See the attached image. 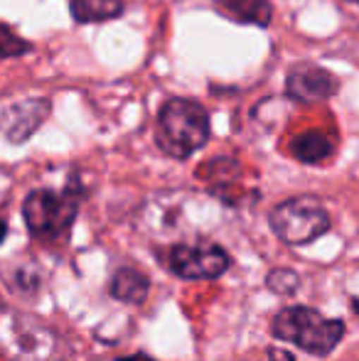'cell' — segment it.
Returning <instances> with one entry per match:
<instances>
[{"instance_id":"1","label":"cell","mask_w":359,"mask_h":361,"mask_svg":"<svg viewBox=\"0 0 359 361\" xmlns=\"http://www.w3.org/2000/svg\"><path fill=\"white\" fill-rule=\"evenodd\" d=\"M212 135L209 114L192 99H170L158 114L155 143L170 157L185 160L207 145Z\"/></svg>"},{"instance_id":"2","label":"cell","mask_w":359,"mask_h":361,"mask_svg":"<svg viewBox=\"0 0 359 361\" xmlns=\"http://www.w3.org/2000/svg\"><path fill=\"white\" fill-rule=\"evenodd\" d=\"M345 322L342 319H327L317 310L293 305L273 317L271 332L276 339L291 342L303 352L327 357L345 337Z\"/></svg>"},{"instance_id":"3","label":"cell","mask_w":359,"mask_h":361,"mask_svg":"<svg viewBox=\"0 0 359 361\" xmlns=\"http://www.w3.org/2000/svg\"><path fill=\"white\" fill-rule=\"evenodd\" d=\"M57 347V334L42 319L18 310H0V354L8 361H49Z\"/></svg>"},{"instance_id":"4","label":"cell","mask_w":359,"mask_h":361,"mask_svg":"<svg viewBox=\"0 0 359 361\" xmlns=\"http://www.w3.org/2000/svg\"><path fill=\"white\" fill-rule=\"evenodd\" d=\"M79 202H82V195L74 185H69L62 195L52 190H35L25 197L23 216L35 238L54 241L62 233H67V228L77 219Z\"/></svg>"},{"instance_id":"5","label":"cell","mask_w":359,"mask_h":361,"mask_svg":"<svg viewBox=\"0 0 359 361\" xmlns=\"http://www.w3.org/2000/svg\"><path fill=\"white\" fill-rule=\"evenodd\" d=\"M271 231L288 246H305L330 231V214L315 197H293L273 207Z\"/></svg>"},{"instance_id":"6","label":"cell","mask_w":359,"mask_h":361,"mask_svg":"<svg viewBox=\"0 0 359 361\" xmlns=\"http://www.w3.org/2000/svg\"><path fill=\"white\" fill-rule=\"evenodd\" d=\"M168 266L185 281H209L219 278L231 266V256L212 241H192L173 246Z\"/></svg>"},{"instance_id":"7","label":"cell","mask_w":359,"mask_h":361,"mask_svg":"<svg viewBox=\"0 0 359 361\" xmlns=\"http://www.w3.org/2000/svg\"><path fill=\"white\" fill-rule=\"evenodd\" d=\"M337 89V81L327 69L317 67V64H296L286 76V91L291 99L303 101V104H312V101L330 99Z\"/></svg>"},{"instance_id":"8","label":"cell","mask_w":359,"mask_h":361,"mask_svg":"<svg viewBox=\"0 0 359 361\" xmlns=\"http://www.w3.org/2000/svg\"><path fill=\"white\" fill-rule=\"evenodd\" d=\"M49 101L44 99H25L8 106L0 116V130L8 135L10 143H23L47 118Z\"/></svg>"},{"instance_id":"9","label":"cell","mask_w":359,"mask_h":361,"mask_svg":"<svg viewBox=\"0 0 359 361\" xmlns=\"http://www.w3.org/2000/svg\"><path fill=\"white\" fill-rule=\"evenodd\" d=\"M214 3L221 13H226V18L236 20V23L269 27L273 20L271 0H214Z\"/></svg>"},{"instance_id":"10","label":"cell","mask_w":359,"mask_h":361,"mask_svg":"<svg viewBox=\"0 0 359 361\" xmlns=\"http://www.w3.org/2000/svg\"><path fill=\"white\" fill-rule=\"evenodd\" d=\"M291 152L296 160L305 162V165H317V162H325L327 157H332L335 140L322 130H308V133H300L293 140Z\"/></svg>"},{"instance_id":"11","label":"cell","mask_w":359,"mask_h":361,"mask_svg":"<svg viewBox=\"0 0 359 361\" xmlns=\"http://www.w3.org/2000/svg\"><path fill=\"white\" fill-rule=\"evenodd\" d=\"M150 293V281L135 268H121L111 281V295L121 302L140 305Z\"/></svg>"},{"instance_id":"12","label":"cell","mask_w":359,"mask_h":361,"mask_svg":"<svg viewBox=\"0 0 359 361\" xmlns=\"http://www.w3.org/2000/svg\"><path fill=\"white\" fill-rule=\"evenodd\" d=\"M69 10L77 23H109L121 18L123 0H69Z\"/></svg>"},{"instance_id":"13","label":"cell","mask_w":359,"mask_h":361,"mask_svg":"<svg viewBox=\"0 0 359 361\" xmlns=\"http://www.w3.org/2000/svg\"><path fill=\"white\" fill-rule=\"evenodd\" d=\"M28 52H32V44L20 37V35H15L13 27L0 25V57L3 59L23 57V54H28Z\"/></svg>"},{"instance_id":"14","label":"cell","mask_w":359,"mask_h":361,"mask_svg":"<svg viewBox=\"0 0 359 361\" xmlns=\"http://www.w3.org/2000/svg\"><path fill=\"white\" fill-rule=\"evenodd\" d=\"M266 286H269L271 293H278V295H293L300 286V278H298L296 271L291 268H273L266 278Z\"/></svg>"},{"instance_id":"15","label":"cell","mask_w":359,"mask_h":361,"mask_svg":"<svg viewBox=\"0 0 359 361\" xmlns=\"http://www.w3.org/2000/svg\"><path fill=\"white\" fill-rule=\"evenodd\" d=\"M266 357H269V361H296L293 354H288L286 349H278V347H271L269 352H266Z\"/></svg>"},{"instance_id":"16","label":"cell","mask_w":359,"mask_h":361,"mask_svg":"<svg viewBox=\"0 0 359 361\" xmlns=\"http://www.w3.org/2000/svg\"><path fill=\"white\" fill-rule=\"evenodd\" d=\"M116 361H153V359H150V357H145V354H130V357L116 359Z\"/></svg>"},{"instance_id":"17","label":"cell","mask_w":359,"mask_h":361,"mask_svg":"<svg viewBox=\"0 0 359 361\" xmlns=\"http://www.w3.org/2000/svg\"><path fill=\"white\" fill-rule=\"evenodd\" d=\"M5 233H8V221H5V219H3V216H0V243H3Z\"/></svg>"},{"instance_id":"18","label":"cell","mask_w":359,"mask_h":361,"mask_svg":"<svg viewBox=\"0 0 359 361\" xmlns=\"http://www.w3.org/2000/svg\"><path fill=\"white\" fill-rule=\"evenodd\" d=\"M352 310L359 314V298H352Z\"/></svg>"},{"instance_id":"19","label":"cell","mask_w":359,"mask_h":361,"mask_svg":"<svg viewBox=\"0 0 359 361\" xmlns=\"http://www.w3.org/2000/svg\"><path fill=\"white\" fill-rule=\"evenodd\" d=\"M347 3H357L359 5V0H347Z\"/></svg>"}]
</instances>
